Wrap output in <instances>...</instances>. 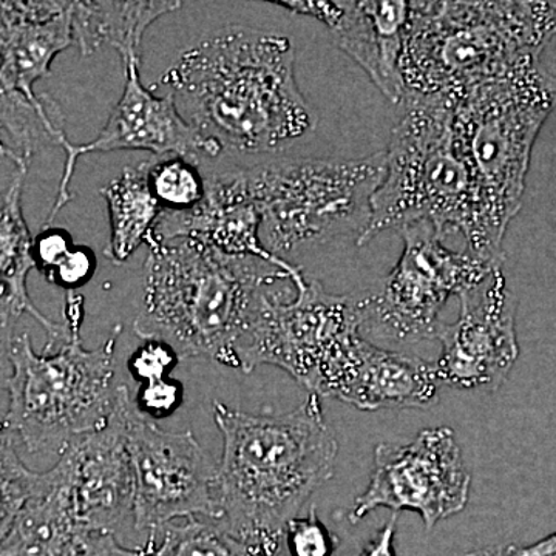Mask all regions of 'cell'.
Returning <instances> with one entry per match:
<instances>
[{
	"mask_svg": "<svg viewBox=\"0 0 556 556\" xmlns=\"http://www.w3.org/2000/svg\"><path fill=\"white\" fill-rule=\"evenodd\" d=\"M73 247L72 237L67 230L47 228L42 229L35 239V247H33V254H35L36 266L40 273L46 276L51 269L56 268L58 265L67 257V254Z\"/></svg>",
	"mask_w": 556,
	"mask_h": 556,
	"instance_id": "f546056e",
	"label": "cell"
},
{
	"mask_svg": "<svg viewBox=\"0 0 556 556\" xmlns=\"http://www.w3.org/2000/svg\"><path fill=\"white\" fill-rule=\"evenodd\" d=\"M285 543L291 556H331L338 538L318 519L316 508L311 507L308 514L289 521Z\"/></svg>",
	"mask_w": 556,
	"mask_h": 556,
	"instance_id": "484cf974",
	"label": "cell"
},
{
	"mask_svg": "<svg viewBox=\"0 0 556 556\" xmlns=\"http://www.w3.org/2000/svg\"><path fill=\"white\" fill-rule=\"evenodd\" d=\"M126 437L134 468V526L138 530L152 533L186 518L217 521V466L192 431L161 430L129 399Z\"/></svg>",
	"mask_w": 556,
	"mask_h": 556,
	"instance_id": "8fae6325",
	"label": "cell"
},
{
	"mask_svg": "<svg viewBox=\"0 0 556 556\" xmlns=\"http://www.w3.org/2000/svg\"><path fill=\"white\" fill-rule=\"evenodd\" d=\"M292 299L268 289L260 295L247 334L237 346L239 369L262 365L287 371L309 393L327 399L362 338L354 299L329 294L316 280L294 287Z\"/></svg>",
	"mask_w": 556,
	"mask_h": 556,
	"instance_id": "9c48e42d",
	"label": "cell"
},
{
	"mask_svg": "<svg viewBox=\"0 0 556 556\" xmlns=\"http://www.w3.org/2000/svg\"><path fill=\"white\" fill-rule=\"evenodd\" d=\"M401 236L397 265L375 291L354 299L361 332L394 343L437 339L445 302L500 268L468 252L450 251L428 223L408 226Z\"/></svg>",
	"mask_w": 556,
	"mask_h": 556,
	"instance_id": "30bf717a",
	"label": "cell"
},
{
	"mask_svg": "<svg viewBox=\"0 0 556 556\" xmlns=\"http://www.w3.org/2000/svg\"><path fill=\"white\" fill-rule=\"evenodd\" d=\"M160 556H252L248 547L208 518L170 522L149 535Z\"/></svg>",
	"mask_w": 556,
	"mask_h": 556,
	"instance_id": "cb8c5ba5",
	"label": "cell"
},
{
	"mask_svg": "<svg viewBox=\"0 0 556 556\" xmlns=\"http://www.w3.org/2000/svg\"><path fill=\"white\" fill-rule=\"evenodd\" d=\"M75 2H2L0 93L38 104L35 84L50 75L54 58L75 46Z\"/></svg>",
	"mask_w": 556,
	"mask_h": 556,
	"instance_id": "d6986e66",
	"label": "cell"
},
{
	"mask_svg": "<svg viewBox=\"0 0 556 556\" xmlns=\"http://www.w3.org/2000/svg\"><path fill=\"white\" fill-rule=\"evenodd\" d=\"M179 357L169 345L156 340H148L144 345L135 351L129 361V371L139 383L156 382L169 379Z\"/></svg>",
	"mask_w": 556,
	"mask_h": 556,
	"instance_id": "4316f807",
	"label": "cell"
},
{
	"mask_svg": "<svg viewBox=\"0 0 556 556\" xmlns=\"http://www.w3.org/2000/svg\"><path fill=\"white\" fill-rule=\"evenodd\" d=\"M466 556H507V546L481 548V551L470 552Z\"/></svg>",
	"mask_w": 556,
	"mask_h": 556,
	"instance_id": "836d02e7",
	"label": "cell"
},
{
	"mask_svg": "<svg viewBox=\"0 0 556 556\" xmlns=\"http://www.w3.org/2000/svg\"><path fill=\"white\" fill-rule=\"evenodd\" d=\"M179 112L222 150L287 149L316 124L287 36L230 25L190 47L160 78Z\"/></svg>",
	"mask_w": 556,
	"mask_h": 556,
	"instance_id": "6da1fadb",
	"label": "cell"
},
{
	"mask_svg": "<svg viewBox=\"0 0 556 556\" xmlns=\"http://www.w3.org/2000/svg\"><path fill=\"white\" fill-rule=\"evenodd\" d=\"M79 556H160L148 540L144 547L130 548L123 546L113 533H101L91 538Z\"/></svg>",
	"mask_w": 556,
	"mask_h": 556,
	"instance_id": "4dcf8cb0",
	"label": "cell"
},
{
	"mask_svg": "<svg viewBox=\"0 0 556 556\" xmlns=\"http://www.w3.org/2000/svg\"><path fill=\"white\" fill-rule=\"evenodd\" d=\"M28 167H16L9 189L2 195L0 212V280H2V329L3 334L11 331L22 314H30L46 329L49 336L43 353L60 348L67 342L70 331L67 325L58 324L43 316L28 294L27 278L36 266L30 229L25 223L22 211V189Z\"/></svg>",
	"mask_w": 556,
	"mask_h": 556,
	"instance_id": "44dd1931",
	"label": "cell"
},
{
	"mask_svg": "<svg viewBox=\"0 0 556 556\" xmlns=\"http://www.w3.org/2000/svg\"><path fill=\"white\" fill-rule=\"evenodd\" d=\"M182 390L169 379L156 380L139 387L137 408L149 417H164L181 404Z\"/></svg>",
	"mask_w": 556,
	"mask_h": 556,
	"instance_id": "83f0119b",
	"label": "cell"
},
{
	"mask_svg": "<svg viewBox=\"0 0 556 556\" xmlns=\"http://www.w3.org/2000/svg\"><path fill=\"white\" fill-rule=\"evenodd\" d=\"M455 324H442V351L434 369L441 386L496 391L517 364V299L503 270L493 269L459 294Z\"/></svg>",
	"mask_w": 556,
	"mask_h": 556,
	"instance_id": "4fadbf2b",
	"label": "cell"
},
{
	"mask_svg": "<svg viewBox=\"0 0 556 556\" xmlns=\"http://www.w3.org/2000/svg\"><path fill=\"white\" fill-rule=\"evenodd\" d=\"M448 94L457 139L504 239L522 206L538 134L556 108V78L535 64Z\"/></svg>",
	"mask_w": 556,
	"mask_h": 556,
	"instance_id": "52a82bcc",
	"label": "cell"
},
{
	"mask_svg": "<svg viewBox=\"0 0 556 556\" xmlns=\"http://www.w3.org/2000/svg\"><path fill=\"white\" fill-rule=\"evenodd\" d=\"M285 9L324 22L340 50L365 70L369 79L393 104H402L405 84L402 56L407 40L413 2H280Z\"/></svg>",
	"mask_w": 556,
	"mask_h": 556,
	"instance_id": "e0dca14e",
	"label": "cell"
},
{
	"mask_svg": "<svg viewBox=\"0 0 556 556\" xmlns=\"http://www.w3.org/2000/svg\"><path fill=\"white\" fill-rule=\"evenodd\" d=\"M260 229L262 214L249 192L243 169H239L207 177L206 193L199 206L182 212H161L150 241H201L236 257L263 260L291 274L294 277L292 287L302 283L305 277L298 266L270 254L263 247Z\"/></svg>",
	"mask_w": 556,
	"mask_h": 556,
	"instance_id": "ac0fdd59",
	"label": "cell"
},
{
	"mask_svg": "<svg viewBox=\"0 0 556 556\" xmlns=\"http://www.w3.org/2000/svg\"><path fill=\"white\" fill-rule=\"evenodd\" d=\"M94 273V257L89 249L73 248L68 252L67 257L62 260L56 268L47 273V280L58 287L67 289V291H76L83 287Z\"/></svg>",
	"mask_w": 556,
	"mask_h": 556,
	"instance_id": "f1b7e54d",
	"label": "cell"
},
{
	"mask_svg": "<svg viewBox=\"0 0 556 556\" xmlns=\"http://www.w3.org/2000/svg\"><path fill=\"white\" fill-rule=\"evenodd\" d=\"M150 166L152 160L127 167L101 189L110 215V241L104 254L113 263L126 262L142 243H149L163 212L150 188Z\"/></svg>",
	"mask_w": 556,
	"mask_h": 556,
	"instance_id": "603a6c76",
	"label": "cell"
},
{
	"mask_svg": "<svg viewBox=\"0 0 556 556\" xmlns=\"http://www.w3.org/2000/svg\"><path fill=\"white\" fill-rule=\"evenodd\" d=\"M507 556H556V532L529 546H507Z\"/></svg>",
	"mask_w": 556,
	"mask_h": 556,
	"instance_id": "d6a6232c",
	"label": "cell"
},
{
	"mask_svg": "<svg viewBox=\"0 0 556 556\" xmlns=\"http://www.w3.org/2000/svg\"><path fill=\"white\" fill-rule=\"evenodd\" d=\"M150 188L163 211L182 212L199 206L206 193V178L195 163L179 156L152 159Z\"/></svg>",
	"mask_w": 556,
	"mask_h": 556,
	"instance_id": "d4e9b609",
	"label": "cell"
},
{
	"mask_svg": "<svg viewBox=\"0 0 556 556\" xmlns=\"http://www.w3.org/2000/svg\"><path fill=\"white\" fill-rule=\"evenodd\" d=\"M369 484L351 508L357 525L378 508L415 511L427 530L460 514L470 500L471 477L455 431L426 428L409 444L382 442L375 450Z\"/></svg>",
	"mask_w": 556,
	"mask_h": 556,
	"instance_id": "7c38bea8",
	"label": "cell"
},
{
	"mask_svg": "<svg viewBox=\"0 0 556 556\" xmlns=\"http://www.w3.org/2000/svg\"><path fill=\"white\" fill-rule=\"evenodd\" d=\"M139 65L141 61L138 60L124 62L126 87L100 135L87 144H73L68 139L62 142L61 148L65 152L64 174L43 229L50 228L61 208L72 200L70 182L76 163L83 155L115 150H148L159 159L179 156L195 163L199 155L215 159L223 152L190 126L169 93L156 97L142 86Z\"/></svg>",
	"mask_w": 556,
	"mask_h": 556,
	"instance_id": "9a60e30c",
	"label": "cell"
},
{
	"mask_svg": "<svg viewBox=\"0 0 556 556\" xmlns=\"http://www.w3.org/2000/svg\"><path fill=\"white\" fill-rule=\"evenodd\" d=\"M148 247L135 334L166 343L179 361L207 357L239 369L237 346L260 295L274 281L294 283V277L263 260L236 257L197 240H152Z\"/></svg>",
	"mask_w": 556,
	"mask_h": 556,
	"instance_id": "277c9868",
	"label": "cell"
},
{
	"mask_svg": "<svg viewBox=\"0 0 556 556\" xmlns=\"http://www.w3.org/2000/svg\"><path fill=\"white\" fill-rule=\"evenodd\" d=\"M129 390L118 387L108 426L76 438L60 456L80 525L90 535L113 533L134 519V468L126 437Z\"/></svg>",
	"mask_w": 556,
	"mask_h": 556,
	"instance_id": "2e32d148",
	"label": "cell"
},
{
	"mask_svg": "<svg viewBox=\"0 0 556 556\" xmlns=\"http://www.w3.org/2000/svg\"><path fill=\"white\" fill-rule=\"evenodd\" d=\"M439 387L434 364L386 350L364 336L336 399L362 412L428 408Z\"/></svg>",
	"mask_w": 556,
	"mask_h": 556,
	"instance_id": "ffe728a7",
	"label": "cell"
},
{
	"mask_svg": "<svg viewBox=\"0 0 556 556\" xmlns=\"http://www.w3.org/2000/svg\"><path fill=\"white\" fill-rule=\"evenodd\" d=\"M394 533H396V515L369 541L362 556H397L394 551Z\"/></svg>",
	"mask_w": 556,
	"mask_h": 556,
	"instance_id": "1f68e13d",
	"label": "cell"
},
{
	"mask_svg": "<svg viewBox=\"0 0 556 556\" xmlns=\"http://www.w3.org/2000/svg\"><path fill=\"white\" fill-rule=\"evenodd\" d=\"M181 2H75L73 39L84 56L101 47H113L123 62L141 61L144 33L164 14L181 9Z\"/></svg>",
	"mask_w": 556,
	"mask_h": 556,
	"instance_id": "7402d4cb",
	"label": "cell"
},
{
	"mask_svg": "<svg viewBox=\"0 0 556 556\" xmlns=\"http://www.w3.org/2000/svg\"><path fill=\"white\" fill-rule=\"evenodd\" d=\"M555 36L554 2H413L405 97L459 91L540 64Z\"/></svg>",
	"mask_w": 556,
	"mask_h": 556,
	"instance_id": "8992f818",
	"label": "cell"
},
{
	"mask_svg": "<svg viewBox=\"0 0 556 556\" xmlns=\"http://www.w3.org/2000/svg\"><path fill=\"white\" fill-rule=\"evenodd\" d=\"M2 556H79L93 538L80 525L64 460L33 471L2 439Z\"/></svg>",
	"mask_w": 556,
	"mask_h": 556,
	"instance_id": "5bb4252c",
	"label": "cell"
},
{
	"mask_svg": "<svg viewBox=\"0 0 556 556\" xmlns=\"http://www.w3.org/2000/svg\"><path fill=\"white\" fill-rule=\"evenodd\" d=\"M214 419L223 438L217 522L252 556H276L289 521L334 475L339 444L321 397L309 393L281 415H251L215 401Z\"/></svg>",
	"mask_w": 556,
	"mask_h": 556,
	"instance_id": "7a4b0ae2",
	"label": "cell"
},
{
	"mask_svg": "<svg viewBox=\"0 0 556 556\" xmlns=\"http://www.w3.org/2000/svg\"><path fill=\"white\" fill-rule=\"evenodd\" d=\"M386 170V152L346 161H274L243 169L262 214L263 247L283 258L303 244L340 233L357 230L361 237Z\"/></svg>",
	"mask_w": 556,
	"mask_h": 556,
	"instance_id": "ba28073f",
	"label": "cell"
},
{
	"mask_svg": "<svg viewBox=\"0 0 556 556\" xmlns=\"http://www.w3.org/2000/svg\"><path fill=\"white\" fill-rule=\"evenodd\" d=\"M67 342L54 353H35L28 334L7 339L11 365L3 382L9 396L2 439L30 453L61 456L76 438L108 426L116 405L113 390L115 348L121 327L97 350L80 339L84 299L67 291L64 309Z\"/></svg>",
	"mask_w": 556,
	"mask_h": 556,
	"instance_id": "5b68a950",
	"label": "cell"
},
{
	"mask_svg": "<svg viewBox=\"0 0 556 556\" xmlns=\"http://www.w3.org/2000/svg\"><path fill=\"white\" fill-rule=\"evenodd\" d=\"M391 131L387 170L371 200V217L357 243L379 233L428 223L444 237L466 239V252L503 268L504 239L493 228L481 186L453 126L448 93L407 94Z\"/></svg>",
	"mask_w": 556,
	"mask_h": 556,
	"instance_id": "3957f363",
	"label": "cell"
}]
</instances>
